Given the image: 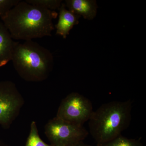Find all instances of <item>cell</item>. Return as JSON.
<instances>
[{
	"mask_svg": "<svg viewBox=\"0 0 146 146\" xmlns=\"http://www.w3.org/2000/svg\"><path fill=\"white\" fill-rule=\"evenodd\" d=\"M91 101L77 93L68 95L61 102L56 117L77 125L83 126L94 112Z\"/></svg>",
	"mask_w": 146,
	"mask_h": 146,
	"instance_id": "cell-5",
	"label": "cell"
},
{
	"mask_svg": "<svg viewBox=\"0 0 146 146\" xmlns=\"http://www.w3.org/2000/svg\"><path fill=\"white\" fill-rule=\"evenodd\" d=\"M18 42L13 41L8 29L0 21V68L12 60L13 51Z\"/></svg>",
	"mask_w": 146,
	"mask_h": 146,
	"instance_id": "cell-9",
	"label": "cell"
},
{
	"mask_svg": "<svg viewBox=\"0 0 146 146\" xmlns=\"http://www.w3.org/2000/svg\"><path fill=\"white\" fill-rule=\"evenodd\" d=\"M74 146H91L89 145L84 143H83V141H81V142H79L78 143L76 144V145Z\"/></svg>",
	"mask_w": 146,
	"mask_h": 146,
	"instance_id": "cell-14",
	"label": "cell"
},
{
	"mask_svg": "<svg viewBox=\"0 0 146 146\" xmlns=\"http://www.w3.org/2000/svg\"><path fill=\"white\" fill-rule=\"evenodd\" d=\"M98 146H143L138 140L129 139L121 135L112 140Z\"/></svg>",
	"mask_w": 146,
	"mask_h": 146,
	"instance_id": "cell-10",
	"label": "cell"
},
{
	"mask_svg": "<svg viewBox=\"0 0 146 146\" xmlns=\"http://www.w3.org/2000/svg\"><path fill=\"white\" fill-rule=\"evenodd\" d=\"M22 99L14 83L0 82V124H6L14 119L23 104Z\"/></svg>",
	"mask_w": 146,
	"mask_h": 146,
	"instance_id": "cell-6",
	"label": "cell"
},
{
	"mask_svg": "<svg viewBox=\"0 0 146 146\" xmlns=\"http://www.w3.org/2000/svg\"><path fill=\"white\" fill-rule=\"evenodd\" d=\"M132 104L131 100L108 102L93 112L89 120V131L98 145L121 135L129 126Z\"/></svg>",
	"mask_w": 146,
	"mask_h": 146,
	"instance_id": "cell-2",
	"label": "cell"
},
{
	"mask_svg": "<svg viewBox=\"0 0 146 146\" xmlns=\"http://www.w3.org/2000/svg\"><path fill=\"white\" fill-rule=\"evenodd\" d=\"M58 13L21 1L1 18L12 39L25 41L51 36Z\"/></svg>",
	"mask_w": 146,
	"mask_h": 146,
	"instance_id": "cell-1",
	"label": "cell"
},
{
	"mask_svg": "<svg viewBox=\"0 0 146 146\" xmlns=\"http://www.w3.org/2000/svg\"><path fill=\"white\" fill-rule=\"evenodd\" d=\"M20 0H0V17L5 16L9 11L20 1Z\"/></svg>",
	"mask_w": 146,
	"mask_h": 146,
	"instance_id": "cell-13",
	"label": "cell"
},
{
	"mask_svg": "<svg viewBox=\"0 0 146 146\" xmlns=\"http://www.w3.org/2000/svg\"><path fill=\"white\" fill-rule=\"evenodd\" d=\"M11 61L21 77L32 81L46 78L54 64L53 56L49 50L33 40L18 42Z\"/></svg>",
	"mask_w": 146,
	"mask_h": 146,
	"instance_id": "cell-3",
	"label": "cell"
},
{
	"mask_svg": "<svg viewBox=\"0 0 146 146\" xmlns=\"http://www.w3.org/2000/svg\"><path fill=\"white\" fill-rule=\"evenodd\" d=\"M45 133L53 146H74L89 134L83 126L77 125L56 117L45 127Z\"/></svg>",
	"mask_w": 146,
	"mask_h": 146,
	"instance_id": "cell-4",
	"label": "cell"
},
{
	"mask_svg": "<svg viewBox=\"0 0 146 146\" xmlns=\"http://www.w3.org/2000/svg\"><path fill=\"white\" fill-rule=\"evenodd\" d=\"M25 146H53L44 143L39 137L36 123L32 122L29 135Z\"/></svg>",
	"mask_w": 146,
	"mask_h": 146,
	"instance_id": "cell-12",
	"label": "cell"
},
{
	"mask_svg": "<svg viewBox=\"0 0 146 146\" xmlns=\"http://www.w3.org/2000/svg\"><path fill=\"white\" fill-rule=\"evenodd\" d=\"M58 10L59 13L58 21L55 26L56 34L66 39L71 30L74 26L78 24L79 20L81 17L68 10L65 3H63Z\"/></svg>",
	"mask_w": 146,
	"mask_h": 146,
	"instance_id": "cell-8",
	"label": "cell"
},
{
	"mask_svg": "<svg viewBox=\"0 0 146 146\" xmlns=\"http://www.w3.org/2000/svg\"><path fill=\"white\" fill-rule=\"evenodd\" d=\"M65 6L76 15L91 21L96 16L98 6L95 0H66Z\"/></svg>",
	"mask_w": 146,
	"mask_h": 146,
	"instance_id": "cell-7",
	"label": "cell"
},
{
	"mask_svg": "<svg viewBox=\"0 0 146 146\" xmlns=\"http://www.w3.org/2000/svg\"><path fill=\"white\" fill-rule=\"evenodd\" d=\"M29 4L52 11L59 9L62 3L61 0H26Z\"/></svg>",
	"mask_w": 146,
	"mask_h": 146,
	"instance_id": "cell-11",
	"label": "cell"
}]
</instances>
